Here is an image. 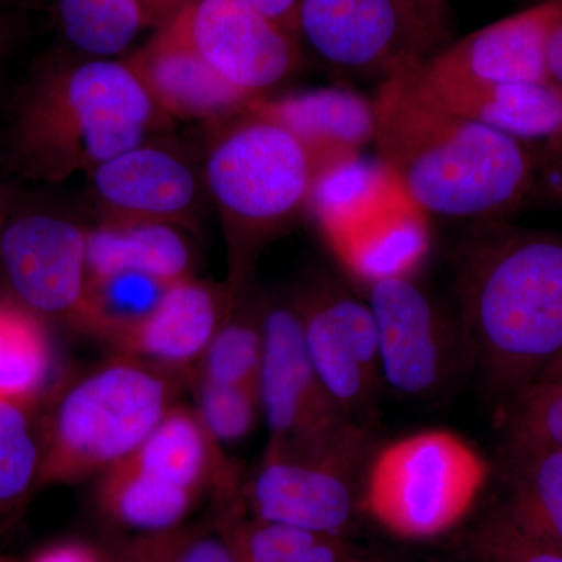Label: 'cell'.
I'll return each instance as SVG.
<instances>
[{"label": "cell", "mask_w": 562, "mask_h": 562, "mask_svg": "<svg viewBox=\"0 0 562 562\" xmlns=\"http://www.w3.org/2000/svg\"><path fill=\"white\" fill-rule=\"evenodd\" d=\"M557 379H562V357L560 358V360L554 362V364L552 366V368L549 369V371L543 373V376L541 380H539V382H547V380H557Z\"/></svg>", "instance_id": "f35d334b"}, {"label": "cell", "mask_w": 562, "mask_h": 562, "mask_svg": "<svg viewBox=\"0 0 562 562\" xmlns=\"http://www.w3.org/2000/svg\"><path fill=\"white\" fill-rule=\"evenodd\" d=\"M158 110L191 120H227L258 98L224 79L172 24L127 60Z\"/></svg>", "instance_id": "9a60e30c"}, {"label": "cell", "mask_w": 562, "mask_h": 562, "mask_svg": "<svg viewBox=\"0 0 562 562\" xmlns=\"http://www.w3.org/2000/svg\"><path fill=\"white\" fill-rule=\"evenodd\" d=\"M236 292L231 316L222 322L201 358V380L224 386L258 387L265 351L262 305L250 301L238 305Z\"/></svg>", "instance_id": "4316f807"}, {"label": "cell", "mask_w": 562, "mask_h": 562, "mask_svg": "<svg viewBox=\"0 0 562 562\" xmlns=\"http://www.w3.org/2000/svg\"><path fill=\"white\" fill-rule=\"evenodd\" d=\"M554 146H557V149H560L561 151V155H562V136L560 139L557 140V143H553Z\"/></svg>", "instance_id": "60d3db41"}, {"label": "cell", "mask_w": 562, "mask_h": 562, "mask_svg": "<svg viewBox=\"0 0 562 562\" xmlns=\"http://www.w3.org/2000/svg\"><path fill=\"white\" fill-rule=\"evenodd\" d=\"M32 562H99V560L87 546L68 542L44 550L36 554Z\"/></svg>", "instance_id": "e575fe53"}, {"label": "cell", "mask_w": 562, "mask_h": 562, "mask_svg": "<svg viewBox=\"0 0 562 562\" xmlns=\"http://www.w3.org/2000/svg\"><path fill=\"white\" fill-rule=\"evenodd\" d=\"M54 350L43 317L0 297V398L35 405L50 379Z\"/></svg>", "instance_id": "603a6c76"}, {"label": "cell", "mask_w": 562, "mask_h": 562, "mask_svg": "<svg viewBox=\"0 0 562 562\" xmlns=\"http://www.w3.org/2000/svg\"><path fill=\"white\" fill-rule=\"evenodd\" d=\"M562 20V2L546 0L486 25L432 55V72L483 83L549 81L547 38Z\"/></svg>", "instance_id": "5bb4252c"}, {"label": "cell", "mask_w": 562, "mask_h": 562, "mask_svg": "<svg viewBox=\"0 0 562 562\" xmlns=\"http://www.w3.org/2000/svg\"><path fill=\"white\" fill-rule=\"evenodd\" d=\"M10 216L9 192H7L5 188H2V184H0V251H2L3 232H5L7 222H9ZM0 276H2V266H0Z\"/></svg>", "instance_id": "74e56055"}, {"label": "cell", "mask_w": 562, "mask_h": 562, "mask_svg": "<svg viewBox=\"0 0 562 562\" xmlns=\"http://www.w3.org/2000/svg\"><path fill=\"white\" fill-rule=\"evenodd\" d=\"M487 476V462L460 436L420 431L373 453L362 506L397 538H436L468 516Z\"/></svg>", "instance_id": "8992f818"}, {"label": "cell", "mask_w": 562, "mask_h": 562, "mask_svg": "<svg viewBox=\"0 0 562 562\" xmlns=\"http://www.w3.org/2000/svg\"><path fill=\"white\" fill-rule=\"evenodd\" d=\"M258 409V387L199 383L198 417L217 446L243 441L254 428Z\"/></svg>", "instance_id": "f546056e"}, {"label": "cell", "mask_w": 562, "mask_h": 562, "mask_svg": "<svg viewBox=\"0 0 562 562\" xmlns=\"http://www.w3.org/2000/svg\"><path fill=\"white\" fill-rule=\"evenodd\" d=\"M157 110L127 61L90 58L46 70L18 103L11 161L44 181L94 171L140 146Z\"/></svg>", "instance_id": "3957f363"}, {"label": "cell", "mask_w": 562, "mask_h": 562, "mask_svg": "<svg viewBox=\"0 0 562 562\" xmlns=\"http://www.w3.org/2000/svg\"><path fill=\"white\" fill-rule=\"evenodd\" d=\"M255 9L277 22L281 27L297 35L295 20H297L299 5L301 0H247Z\"/></svg>", "instance_id": "836d02e7"}, {"label": "cell", "mask_w": 562, "mask_h": 562, "mask_svg": "<svg viewBox=\"0 0 562 562\" xmlns=\"http://www.w3.org/2000/svg\"><path fill=\"white\" fill-rule=\"evenodd\" d=\"M558 2H562V0H558Z\"/></svg>", "instance_id": "7bdbcfd3"}, {"label": "cell", "mask_w": 562, "mask_h": 562, "mask_svg": "<svg viewBox=\"0 0 562 562\" xmlns=\"http://www.w3.org/2000/svg\"><path fill=\"white\" fill-rule=\"evenodd\" d=\"M469 546L479 562H562V553L525 538L498 506L472 532Z\"/></svg>", "instance_id": "4dcf8cb0"}, {"label": "cell", "mask_w": 562, "mask_h": 562, "mask_svg": "<svg viewBox=\"0 0 562 562\" xmlns=\"http://www.w3.org/2000/svg\"><path fill=\"white\" fill-rule=\"evenodd\" d=\"M262 333L258 394L269 428L266 454L324 457L372 442L371 428L351 420L314 371L294 299L262 305Z\"/></svg>", "instance_id": "ba28073f"}, {"label": "cell", "mask_w": 562, "mask_h": 562, "mask_svg": "<svg viewBox=\"0 0 562 562\" xmlns=\"http://www.w3.org/2000/svg\"><path fill=\"white\" fill-rule=\"evenodd\" d=\"M503 443L562 447V379L532 384L498 409Z\"/></svg>", "instance_id": "f1b7e54d"}, {"label": "cell", "mask_w": 562, "mask_h": 562, "mask_svg": "<svg viewBox=\"0 0 562 562\" xmlns=\"http://www.w3.org/2000/svg\"><path fill=\"white\" fill-rule=\"evenodd\" d=\"M194 492L173 486L132 468L128 462L106 471L101 502L125 527L149 532L171 530L190 512Z\"/></svg>", "instance_id": "cb8c5ba5"}, {"label": "cell", "mask_w": 562, "mask_h": 562, "mask_svg": "<svg viewBox=\"0 0 562 562\" xmlns=\"http://www.w3.org/2000/svg\"><path fill=\"white\" fill-rule=\"evenodd\" d=\"M11 297L38 316L80 325L88 308V232L49 211L13 213L0 251Z\"/></svg>", "instance_id": "7c38bea8"}, {"label": "cell", "mask_w": 562, "mask_h": 562, "mask_svg": "<svg viewBox=\"0 0 562 562\" xmlns=\"http://www.w3.org/2000/svg\"><path fill=\"white\" fill-rule=\"evenodd\" d=\"M217 447L198 414L171 408L124 461L161 482L199 494L220 465Z\"/></svg>", "instance_id": "7402d4cb"}, {"label": "cell", "mask_w": 562, "mask_h": 562, "mask_svg": "<svg viewBox=\"0 0 562 562\" xmlns=\"http://www.w3.org/2000/svg\"><path fill=\"white\" fill-rule=\"evenodd\" d=\"M366 301L379 331L383 383L402 397H438L473 369L457 314L412 277L371 281Z\"/></svg>", "instance_id": "9c48e42d"}, {"label": "cell", "mask_w": 562, "mask_h": 562, "mask_svg": "<svg viewBox=\"0 0 562 562\" xmlns=\"http://www.w3.org/2000/svg\"><path fill=\"white\" fill-rule=\"evenodd\" d=\"M224 319L220 295L187 277L168 284L154 308L114 342L132 357L187 366L203 357Z\"/></svg>", "instance_id": "d6986e66"}, {"label": "cell", "mask_w": 562, "mask_h": 562, "mask_svg": "<svg viewBox=\"0 0 562 562\" xmlns=\"http://www.w3.org/2000/svg\"><path fill=\"white\" fill-rule=\"evenodd\" d=\"M0 562H11L9 560H3V558H0Z\"/></svg>", "instance_id": "b9f144b4"}, {"label": "cell", "mask_w": 562, "mask_h": 562, "mask_svg": "<svg viewBox=\"0 0 562 562\" xmlns=\"http://www.w3.org/2000/svg\"><path fill=\"white\" fill-rule=\"evenodd\" d=\"M420 92L443 109L487 125L512 138L549 139L562 136V91L552 81L483 83L443 76L420 65L409 70Z\"/></svg>", "instance_id": "2e32d148"}, {"label": "cell", "mask_w": 562, "mask_h": 562, "mask_svg": "<svg viewBox=\"0 0 562 562\" xmlns=\"http://www.w3.org/2000/svg\"><path fill=\"white\" fill-rule=\"evenodd\" d=\"M314 371L351 420L371 428L383 386L379 331L371 305L331 277L294 299Z\"/></svg>", "instance_id": "30bf717a"}, {"label": "cell", "mask_w": 562, "mask_h": 562, "mask_svg": "<svg viewBox=\"0 0 562 562\" xmlns=\"http://www.w3.org/2000/svg\"><path fill=\"white\" fill-rule=\"evenodd\" d=\"M249 110L279 122L301 140L317 177L349 165L375 138L372 101L346 88H319L272 101L261 98Z\"/></svg>", "instance_id": "ac0fdd59"}, {"label": "cell", "mask_w": 562, "mask_h": 562, "mask_svg": "<svg viewBox=\"0 0 562 562\" xmlns=\"http://www.w3.org/2000/svg\"><path fill=\"white\" fill-rule=\"evenodd\" d=\"M92 187L109 220L184 222L198 205L199 181L179 155L138 147L91 171Z\"/></svg>", "instance_id": "e0dca14e"}, {"label": "cell", "mask_w": 562, "mask_h": 562, "mask_svg": "<svg viewBox=\"0 0 562 562\" xmlns=\"http://www.w3.org/2000/svg\"><path fill=\"white\" fill-rule=\"evenodd\" d=\"M199 0H139L147 27L162 29Z\"/></svg>", "instance_id": "d6a6232c"}, {"label": "cell", "mask_w": 562, "mask_h": 562, "mask_svg": "<svg viewBox=\"0 0 562 562\" xmlns=\"http://www.w3.org/2000/svg\"><path fill=\"white\" fill-rule=\"evenodd\" d=\"M33 405L0 398V527L40 487L41 431Z\"/></svg>", "instance_id": "484cf974"}, {"label": "cell", "mask_w": 562, "mask_h": 562, "mask_svg": "<svg viewBox=\"0 0 562 562\" xmlns=\"http://www.w3.org/2000/svg\"><path fill=\"white\" fill-rule=\"evenodd\" d=\"M169 24L224 79L258 99L301 61L299 36L247 0H199Z\"/></svg>", "instance_id": "4fadbf2b"}, {"label": "cell", "mask_w": 562, "mask_h": 562, "mask_svg": "<svg viewBox=\"0 0 562 562\" xmlns=\"http://www.w3.org/2000/svg\"><path fill=\"white\" fill-rule=\"evenodd\" d=\"M372 103L379 160L428 216L480 227L527 201L536 169L520 140L432 102L409 72L383 80Z\"/></svg>", "instance_id": "7a4b0ae2"}, {"label": "cell", "mask_w": 562, "mask_h": 562, "mask_svg": "<svg viewBox=\"0 0 562 562\" xmlns=\"http://www.w3.org/2000/svg\"><path fill=\"white\" fill-rule=\"evenodd\" d=\"M371 447L313 458L265 454L246 490L255 519L342 538L362 508Z\"/></svg>", "instance_id": "8fae6325"}, {"label": "cell", "mask_w": 562, "mask_h": 562, "mask_svg": "<svg viewBox=\"0 0 562 562\" xmlns=\"http://www.w3.org/2000/svg\"><path fill=\"white\" fill-rule=\"evenodd\" d=\"M351 562H394V561L387 560V558H384V557H369V554L360 553Z\"/></svg>", "instance_id": "ab89813d"}, {"label": "cell", "mask_w": 562, "mask_h": 562, "mask_svg": "<svg viewBox=\"0 0 562 562\" xmlns=\"http://www.w3.org/2000/svg\"><path fill=\"white\" fill-rule=\"evenodd\" d=\"M144 562H239L228 538L190 535L161 539L144 550Z\"/></svg>", "instance_id": "1f68e13d"}, {"label": "cell", "mask_w": 562, "mask_h": 562, "mask_svg": "<svg viewBox=\"0 0 562 562\" xmlns=\"http://www.w3.org/2000/svg\"><path fill=\"white\" fill-rule=\"evenodd\" d=\"M190 247L172 224L109 220L88 232L90 281L135 273L171 284L190 277Z\"/></svg>", "instance_id": "44dd1931"}, {"label": "cell", "mask_w": 562, "mask_h": 562, "mask_svg": "<svg viewBox=\"0 0 562 562\" xmlns=\"http://www.w3.org/2000/svg\"><path fill=\"white\" fill-rule=\"evenodd\" d=\"M295 31L331 68L386 80L442 50L449 16L446 0H301Z\"/></svg>", "instance_id": "52a82bcc"}, {"label": "cell", "mask_w": 562, "mask_h": 562, "mask_svg": "<svg viewBox=\"0 0 562 562\" xmlns=\"http://www.w3.org/2000/svg\"><path fill=\"white\" fill-rule=\"evenodd\" d=\"M11 38H13V21L5 11L0 9V58L9 49Z\"/></svg>", "instance_id": "8d00e7d4"}, {"label": "cell", "mask_w": 562, "mask_h": 562, "mask_svg": "<svg viewBox=\"0 0 562 562\" xmlns=\"http://www.w3.org/2000/svg\"><path fill=\"white\" fill-rule=\"evenodd\" d=\"M63 38L90 58H111L127 49L144 27L139 0H52Z\"/></svg>", "instance_id": "d4e9b609"}, {"label": "cell", "mask_w": 562, "mask_h": 562, "mask_svg": "<svg viewBox=\"0 0 562 562\" xmlns=\"http://www.w3.org/2000/svg\"><path fill=\"white\" fill-rule=\"evenodd\" d=\"M228 541L239 562H351L360 554L341 536L257 519L236 525Z\"/></svg>", "instance_id": "83f0119b"}, {"label": "cell", "mask_w": 562, "mask_h": 562, "mask_svg": "<svg viewBox=\"0 0 562 562\" xmlns=\"http://www.w3.org/2000/svg\"><path fill=\"white\" fill-rule=\"evenodd\" d=\"M498 508L525 538L562 553V447L503 443Z\"/></svg>", "instance_id": "ffe728a7"}, {"label": "cell", "mask_w": 562, "mask_h": 562, "mask_svg": "<svg viewBox=\"0 0 562 562\" xmlns=\"http://www.w3.org/2000/svg\"><path fill=\"white\" fill-rule=\"evenodd\" d=\"M205 180L227 222L239 288L255 251L312 203L317 168L288 128L247 109L214 143Z\"/></svg>", "instance_id": "277c9868"}, {"label": "cell", "mask_w": 562, "mask_h": 562, "mask_svg": "<svg viewBox=\"0 0 562 562\" xmlns=\"http://www.w3.org/2000/svg\"><path fill=\"white\" fill-rule=\"evenodd\" d=\"M546 61L550 81L562 91V20L554 24L547 38Z\"/></svg>", "instance_id": "d590c367"}, {"label": "cell", "mask_w": 562, "mask_h": 562, "mask_svg": "<svg viewBox=\"0 0 562 562\" xmlns=\"http://www.w3.org/2000/svg\"><path fill=\"white\" fill-rule=\"evenodd\" d=\"M157 373L117 361L61 392L40 427V487L77 482L127 460L172 408Z\"/></svg>", "instance_id": "5b68a950"}, {"label": "cell", "mask_w": 562, "mask_h": 562, "mask_svg": "<svg viewBox=\"0 0 562 562\" xmlns=\"http://www.w3.org/2000/svg\"><path fill=\"white\" fill-rule=\"evenodd\" d=\"M457 317L497 408L562 357V233L480 225L454 257Z\"/></svg>", "instance_id": "6da1fadb"}]
</instances>
